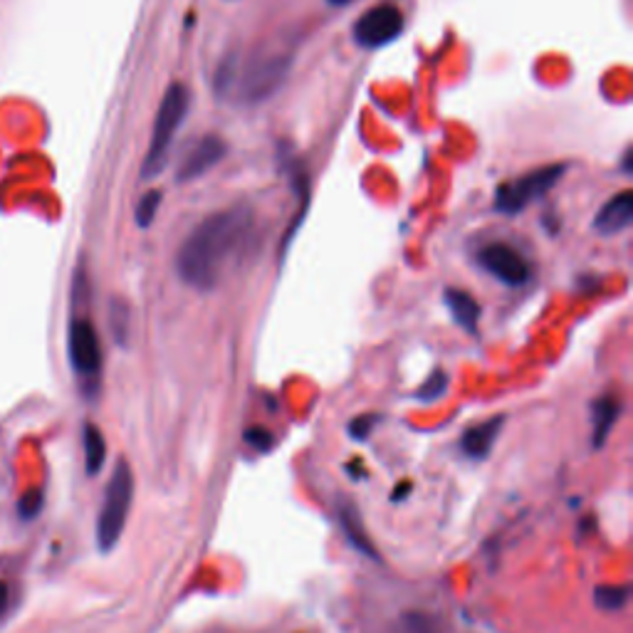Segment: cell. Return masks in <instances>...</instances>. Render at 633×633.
Instances as JSON below:
<instances>
[{
	"mask_svg": "<svg viewBox=\"0 0 633 633\" xmlns=\"http://www.w3.org/2000/svg\"><path fill=\"white\" fill-rule=\"evenodd\" d=\"M134 500V473L126 461H119L114 465L112 478H109L102 510L97 518V547L102 552H112L119 537L126 527V518H130Z\"/></svg>",
	"mask_w": 633,
	"mask_h": 633,
	"instance_id": "obj_4",
	"label": "cell"
},
{
	"mask_svg": "<svg viewBox=\"0 0 633 633\" xmlns=\"http://www.w3.org/2000/svg\"><path fill=\"white\" fill-rule=\"evenodd\" d=\"M480 268L508 288H522L532 278V265L518 247L508 243H490L478 253Z\"/></svg>",
	"mask_w": 633,
	"mask_h": 633,
	"instance_id": "obj_7",
	"label": "cell"
},
{
	"mask_svg": "<svg viewBox=\"0 0 633 633\" xmlns=\"http://www.w3.org/2000/svg\"><path fill=\"white\" fill-rule=\"evenodd\" d=\"M374 424H376V416H360V418H354L352 424H350V434H352V438H356V440H364L366 436H369V430L374 428Z\"/></svg>",
	"mask_w": 633,
	"mask_h": 633,
	"instance_id": "obj_22",
	"label": "cell"
},
{
	"mask_svg": "<svg viewBox=\"0 0 633 633\" xmlns=\"http://www.w3.org/2000/svg\"><path fill=\"white\" fill-rule=\"evenodd\" d=\"M70 362L85 381H97L102 372V346H99L97 329L85 317H75L70 322Z\"/></svg>",
	"mask_w": 633,
	"mask_h": 633,
	"instance_id": "obj_8",
	"label": "cell"
},
{
	"mask_svg": "<svg viewBox=\"0 0 633 633\" xmlns=\"http://www.w3.org/2000/svg\"><path fill=\"white\" fill-rule=\"evenodd\" d=\"M290 72V58L284 54H260L238 65V58H228L216 72V92H233L243 105H258L278 92Z\"/></svg>",
	"mask_w": 633,
	"mask_h": 633,
	"instance_id": "obj_2",
	"label": "cell"
},
{
	"mask_svg": "<svg viewBox=\"0 0 633 633\" xmlns=\"http://www.w3.org/2000/svg\"><path fill=\"white\" fill-rule=\"evenodd\" d=\"M5 607H8V586L0 582V613L5 611Z\"/></svg>",
	"mask_w": 633,
	"mask_h": 633,
	"instance_id": "obj_23",
	"label": "cell"
},
{
	"mask_svg": "<svg viewBox=\"0 0 633 633\" xmlns=\"http://www.w3.org/2000/svg\"><path fill=\"white\" fill-rule=\"evenodd\" d=\"M397 633H440L438 623L424 611H409L399 621Z\"/></svg>",
	"mask_w": 633,
	"mask_h": 633,
	"instance_id": "obj_17",
	"label": "cell"
},
{
	"mask_svg": "<svg viewBox=\"0 0 633 633\" xmlns=\"http://www.w3.org/2000/svg\"><path fill=\"white\" fill-rule=\"evenodd\" d=\"M82 443H85V467L87 475H97L102 471V465L107 461V440L102 436V430L97 426L87 424L82 430Z\"/></svg>",
	"mask_w": 633,
	"mask_h": 633,
	"instance_id": "obj_14",
	"label": "cell"
},
{
	"mask_svg": "<svg viewBox=\"0 0 633 633\" xmlns=\"http://www.w3.org/2000/svg\"><path fill=\"white\" fill-rule=\"evenodd\" d=\"M446 305H448V312H451V317L465 329V332H475V329H478L480 305L473 295H467L465 290L451 288V290H446Z\"/></svg>",
	"mask_w": 633,
	"mask_h": 633,
	"instance_id": "obj_13",
	"label": "cell"
},
{
	"mask_svg": "<svg viewBox=\"0 0 633 633\" xmlns=\"http://www.w3.org/2000/svg\"><path fill=\"white\" fill-rule=\"evenodd\" d=\"M226 154H228V144L220 139V136H204V139H198L181 159L176 181L188 183V181L200 179L204 173L214 169L216 163L223 161Z\"/></svg>",
	"mask_w": 633,
	"mask_h": 633,
	"instance_id": "obj_9",
	"label": "cell"
},
{
	"mask_svg": "<svg viewBox=\"0 0 633 633\" xmlns=\"http://www.w3.org/2000/svg\"><path fill=\"white\" fill-rule=\"evenodd\" d=\"M329 5H350V3H354V0H327Z\"/></svg>",
	"mask_w": 633,
	"mask_h": 633,
	"instance_id": "obj_25",
	"label": "cell"
},
{
	"mask_svg": "<svg viewBox=\"0 0 633 633\" xmlns=\"http://www.w3.org/2000/svg\"><path fill=\"white\" fill-rule=\"evenodd\" d=\"M339 518H342V527H344L346 535H350L352 545L360 549V552H364L366 557H376L374 547H372L369 539H366V532H364L362 522H360V512H356L354 508H350V504H344L342 512H339Z\"/></svg>",
	"mask_w": 633,
	"mask_h": 633,
	"instance_id": "obj_15",
	"label": "cell"
},
{
	"mask_svg": "<svg viewBox=\"0 0 633 633\" xmlns=\"http://www.w3.org/2000/svg\"><path fill=\"white\" fill-rule=\"evenodd\" d=\"M446 391H448V374H446V372H440V369H436L434 374L428 376V381L424 384V387L418 389L416 397H418L421 401H436V399L443 397Z\"/></svg>",
	"mask_w": 633,
	"mask_h": 633,
	"instance_id": "obj_19",
	"label": "cell"
},
{
	"mask_svg": "<svg viewBox=\"0 0 633 633\" xmlns=\"http://www.w3.org/2000/svg\"><path fill=\"white\" fill-rule=\"evenodd\" d=\"M502 424H504V418L495 416V418L483 421V424H478V426L467 428L463 440H461V451L467 458H473V461H485V458H488L492 451L495 440H498V436H500Z\"/></svg>",
	"mask_w": 633,
	"mask_h": 633,
	"instance_id": "obj_11",
	"label": "cell"
},
{
	"mask_svg": "<svg viewBox=\"0 0 633 633\" xmlns=\"http://www.w3.org/2000/svg\"><path fill=\"white\" fill-rule=\"evenodd\" d=\"M255 216L251 208L233 206L208 216L191 231L176 255L181 280L194 290H216L243 255L251 251Z\"/></svg>",
	"mask_w": 633,
	"mask_h": 633,
	"instance_id": "obj_1",
	"label": "cell"
},
{
	"mask_svg": "<svg viewBox=\"0 0 633 633\" xmlns=\"http://www.w3.org/2000/svg\"><path fill=\"white\" fill-rule=\"evenodd\" d=\"M623 171H631V149L626 151V156H623Z\"/></svg>",
	"mask_w": 633,
	"mask_h": 633,
	"instance_id": "obj_24",
	"label": "cell"
},
{
	"mask_svg": "<svg viewBox=\"0 0 633 633\" xmlns=\"http://www.w3.org/2000/svg\"><path fill=\"white\" fill-rule=\"evenodd\" d=\"M191 107V92L183 85H171L163 95L159 112H156V122H154V134L149 142V151H146L144 159V169L142 176L151 179L156 173H161L163 167H167L171 144L176 139V132L181 130L183 119L188 114Z\"/></svg>",
	"mask_w": 633,
	"mask_h": 633,
	"instance_id": "obj_3",
	"label": "cell"
},
{
	"mask_svg": "<svg viewBox=\"0 0 633 633\" xmlns=\"http://www.w3.org/2000/svg\"><path fill=\"white\" fill-rule=\"evenodd\" d=\"M159 206H161L159 191H149V194L142 196L139 204H136V223H139V228H149L154 223L156 214H159Z\"/></svg>",
	"mask_w": 633,
	"mask_h": 633,
	"instance_id": "obj_18",
	"label": "cell"
},
{
	"mask_svg": "<svg viewBox=\"0 0 633 633\" xmlns=\"http://www.w3.org/2000/svg\"><path fill=\"white\" fill-rule=\"evenodd\" d=\"M403 13L397 5H376L369 8L360 21L354 23V40L366 50H379L403 33Z\"/></svg>",
	"mask_w": 633,
	"mask_h": 633,
	"instance_id": "obj_6",
	"label": "cell"
},
{
	"mask_svg": "<svg viewBox=\"0 0 633 633\" xmlns=\"http://www.w3.org/2000/svg\"><path fill=\"white\" fill-rule=\"evenodd\" d=\"M621 416V401L613 393L596 399L592 403V446L601 448L607 443V438L611 434V428L617 426V421Z\"/></svg>",
	"mask_w": 633,
	"mask_h": 633,
	"instance_id": "obj_12",
	"label": "cell"
},
{
	"mask_svg": "<svg viewBox=\"0 0 633 633\" xmlns=\"http://www.w3.org/2000/svg\"><path fill=\"white\" fill-rule=\"evenodd\" d=\"M564 163H552V167H543L525 173L510 183H502L495 194V210L504 216L522 214L529 204H535L543 196L552 191L559 179L564 176Z\"/></svg>",
	"mask_w": 633,
	"mask_h": 633,
	"instance_id": "obj_5",
	"label": "cell"
},
{
	"mask_svg": "<svg viewBox=\"0 0 633 633\" xmlns=\"http://www.w3.org/2000/svg\"><path fill=\"white\" fill-rule=\"evenodd\" d=\"M631 220H633V194L631 191H621V194L609 198L607 204L601 206L592 228L599 235H617L621 231H626Z\"/></svg>",
	"mask_w": 633,
	"mask_h": 633,
	"instance_id": "obj_10",
	"label": "cell"
},
{
	"mask_svg": "<svg viewBox=\"0 0 633 633\" xmlns=\"http://www.w3.org/2000/svg\"><path fill=\"white\" fill-rule=\"evenodd\" d=\"M245 443H251L258 453H268L270 448L275 446V436L270 434V430L255 426V428L245 430Z\"/></svg>",
	"mask_w": 633,
	"mask_h": 633,
	"instance_id": "obj_20",
	"label": "cell"
},
{
	"mask_svg": "<svg viewBox=\"0 0 633 633\" xmlns=\"http://www.w3.org/2000/svg\"><path fill=\"white\" fill-rule=\"evenodd\" d=\"M594 601L601 611H621L629 601V586H596Z\"/></svg>",
	"mask_w": 633,
	"mask_h": 633,
	"instance_id": "obj_16",
	"label": "cell"
},
{
	"mask_svg": "<svg viewBox=\"0 0 633 633\" xmlns=\"http://www.w3.org/2000/svg\"><path fill=\"white\" fill-rule=\"evenodd\" d=\"M40 508H42V495L35 490V492L23 495L21 504H17V512H21L23 520H33V518H38Z\"/></svg>",
	"mask_w": 633,
	"mask_h": 633,
	"instance_id": "obj_21",
	"label": "cell"
}]
</instances>
